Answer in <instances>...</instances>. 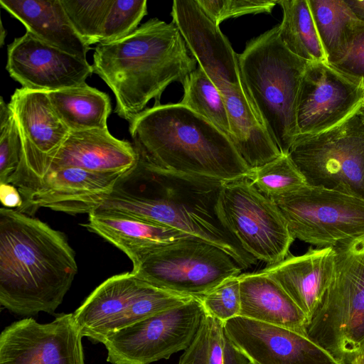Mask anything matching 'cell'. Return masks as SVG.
<instances>
[{"label":"cell","instance_id":"cell-20","mask_svg":"<svg viewBox=\"0 0 364 364\" xmlns=\"http://www.w3.org/2000/svg\"><path fill=\"white\" fill-rule=\"evenodd\" d=\"M137 159L133 144L115 138L108 129L70 132L50 159L46 174L70 167L97 173H123Z\"/></svg>","mask_w":364,"mask_h":364},{"label":"cell","instance_id":"cell-23","mask_svg":"<svg viewBox=\"0 0 364 364\" xmlns=\"http://www.w3.org/2000/svg\"><path fill=\"white\" fill-rule=\"evenodd\" d=\"M240 316L306 336L307 318L283 288L263 272L238 276Z\"/></svg>","mask_w":364,"mask_h":364},{"label":"cell","instance_id":"cell-22","mask_svg":"<svg viewBox=\"0 0 364 364\" xmlns=\"http://www.w3.org/2000/svg\"><path fill=\"white\" fill-rule=\"evenodd\" d=\"M82 225L122 250L133 269L148 255L176 241L189 237L176 229L124 215L90 213Z\"/></svg>","mask_w":364,"mask_h":364},{"label":"cell","instance_id":"cell-1","mask_svg":"<svg viewBox=\"0 0 364 364\" xmlns=\"http://www.w3.org/2000/svg\"><path fill=\"white\" fill-rule=\"evenodd\" d=\"M221 183L169 171L138 155L136 163L121 174L93 211L176 229L217 246L247 269L257 259L242 249L217 215Z\"/></svg>","mask_w":364,"mask_h":364},{"label":"cell","instance_id":"cell-31","mask_svg":"<svg viewBox=\"0 0 364 364\" xmlns=\"http://www.w3.org/2000/svg\"><path fill=\"white\" fill-rule=\"evenodd\" d=\"M112 0H61L79 37L89 46L100 43L102 30Z\"/></svg>","mask_w":364,"mask_h":364},{"label":"cell","instance_id":"cell-11","mask_svg":"<svg viewBox=\"0 0 364 364\" xmlns=\"http://www.w3.org/2000/svg\"><path fill=\"white\" fill-rule=\"evenodd\" d=\"M273 201L294 239L333 247L364 235V198L306 185Z\"/></svg>","mask_w":364,"mask_h":364},{"label":"cell","instance_id":"cell-4","mask_svg":"<svg viewBox=\"0 0 364 364\" xmlns=\"http://www.w3.org/2000/svg\"><path fill=\"white\" fill-rule=\"evenodd\" d=\"M129 131L138 155L169 171L225 181L250 170L225 133L179 102L145 109Z\"/></svg>","mask_w":364,"mask_h":364},{"label":"cell","instance_id":"cell-18","mask_svg":"<svg viewBox=\"0 0 364 364\" xmlns=\"http://www.w3.org/2000/svg\"><path fill=\"white\" fill-rule=\"evenodd\" d=\"M171 15L191 55L217 87L242 86L237 54L196 0H174Z\"/></svg>","mask_w":364,"mask_h":364},{"label":"cell","instance_id":"cell-10","mask_svg":"<svg viewBox=\"0 0 364 364\" xmlns=\"http://www.w3.org/2000/svg\"><path fill=\"white\" fill-rule=\"evenodd\" d=\"M242 269L222 249L189 237L150 253L132 272L158 288L200 298Z\"/></svg>","mask_w":364,"mask_h":364},{"label":"cell","instance_id":"cell-27","mask_svg":"<svg viewBox=\"0 0 364 364\" xmlns=\"http://www.w3.org/2000/svg\"><path fill=\"white\" fill-rule=\"evenodd\" d=\"M178 364H252L228 336L225 323L205 314Z\"/></svg>","mask_w":364,"mask_h":364},{"label":"cell","instance_id":"cell-36","mask_svg":"<svg viewBox=\"0 0 364 364\" xmlns=\"http://www.w3.org/2000/svg\"><path fill=\"white\" fill-rule=\"evenodd\" d=\"M329 65L364 87V22L355 26L342 54Z\"/></svg>","mask_w":364,"mask_h":364},{"label":"cell","instance_id":"cell-12","mask_svg":"<svg viewBox=\"0 0 364 364\" xmlns=\"http://www.w3.org/2000/svg\"><path fill=\"white\" fill-rule=\"evenodd\" d=\"M205 311L199 298L166 309L109 335L102 342L113 364H150L185 350Z\"/></svg>","mask_w":364,"mask_h":364},{"label":"cell","instance_id":"cell-16","mask_svg":"<svg viewBox=\"0 0 364 364\" xmlns=\"http://www.w3.org/2000/svg\"><path fill=\"white\" fill-rule=\"evenodd\" d=\"M6 69L22 87L50 92L83 85L92 65L29 32L8 46Z\"/></svg>","mask_w":364,"mask_h":364},{"label":"cell","instance_id":"cell-19","mask_svg":"<svg viewBox=\"0 0 364 364\" xmlns=\"http://www.w3.org/2000/svg\"><path fill=\"white\" fill-rule=\"evenodd\" d=\"M124 173V172H123ZM122 173H105L78 168L48 172L17 210L31 215L40 208L68 214L92 213L112 190Z\"/></svg>","mask_w":364,"mask_h":364},{"label":"cell","instance_id":"cell-7","mask_svg":"<svg viewBox=\"0 0 364 364\" xmlns=\"http://www.w3.org/2000/svg\"><path fill=\"white\" fill-rule=\"evenodd\" d=\"M288 154L307 185L364 198V119L358 109L329 129L298 135Z\"/></svg>","mask_w":364,"mask_h":364},{"label":"cell","instance_id":"cell-17","mask_svg":"<svg viewBox=\"0 0 364 364\" xmlns=\"http://www.w3.org/2000/svg\"><path fill=\"white\" fill-rule=\"evenodd\" d=\"M231 340L252 364H341L306 336L242 316L225 323Z\"/></svg>","mask_w":364,"mask_h":364},{"label":"cell","instance_id":"cell-38","mask_svg":"<svg viewBox=\"0 0 364 364\" xmlns=\"http://www.w3.org/2000/svg\"><path fill=\"white\" fill-rule=\"evenodd\" d=\"M355 16L364 22V0H346Z\"/></svg>","mask_w":364,"mask_h":364},{"label":"cell","instance_id":"cell-2","mask_svg":"<svg viewBox=\"0 0 364 364\" xmlns=\"http://www.w3.org/2000/svg\"><path fill=\"white\" fill-rule=\"evenodd\" d=\"M77 272L65 235L17 210L0 208V304L21 316L54 314Z\"/></svg>","mask_w":364,"mask_h":364},{"label":"cell","instance_id":"cell-6","mask_svg":"<svg viewBox=\"0 0 364 364\" xmlns=\"http://www.w3.org/2000/svg\"><path fill=\"white\" fill-rule=\"evenodd\" d=\"M334 270L306 336L341 364L364 348V235L333 247Z\"/></svg>","mask_w":364,"mask_h":364},{"label":"cell","instance_id":"cell-41","mask_svg":"<svg viewBox=\"0 0 364 364\" xmlns=\"http://www.w3.org/2000/svg\"><path fill=\"white\" fill-rule=\"evenodd\" d=\"M358 111H359L360 114H361V116L364 119V100H363V103L361 104L360 107H359Z\"/></svg>","mask_w":364,"mask_h":364},{"label":"cell","instance_id":"cell-32","mask_svg":"<svg viewBox=\"0 0 364 364\" xmlns=\"http://www.w3.org/2000/svg\"><path fill=\"white\" fill-rule=\"evenodd\" d=\"M146 14V0H112L106 15L100 43L114 42L129 36L138 28Z\"/></svg>","mask_w":364,"mask_h":364},{"label":"cell","instance_id":"cell-40","mask_svg":"<svg viewBox=\"0 0 364 364\" xmlns=\"http://www.w3.org/2000/svg\"><path fill=\"white\" fill-rule=\"evenodd\" d=\"M0 31V46L2 47L4 43V38H6V31L4 29L1 21Z\"/></svg>","mask_w":364,"mask_h":364},{"label":"cell","instance_id":"cell-39","mask_svg":"<svg viewBox=\"0 0 364 364\" xmlns=\"http://www.w3.org/2000/svg\"><path fill=\"white\" fill-rule=\"evenodd\" d=\"M349 364H364V348L353 357Z\"/></svg>","mask_w":364,"mask_h":364},{"label":"cell","instance_id":"cell-33","mask_svg":"<svg viewBox=\"0 0 364 364\" xmlns=\"http://www.w3.org/2000/svg\"><path fill=\"white\" fill-rule=\"evenodd\" d=\"M199 299L206 314L224 323L239 316L241 299L238 276L225 279Z\"/></svg>","mask_w":364,"mask_h":364},{"label":"cell","instance_id":"cell-25","mask_svg":"<svg viewBox=\"0 0 364 364\" xmlns=\"http://www.w3.org/2000/svg\"><path fill=\"white\" fill-rule=\"evenodd\" d=\"M47 93L53 109L70 132L108 129L112 107L107 93L87 83Z\"/></svg>","mask_w":364,"mask_h":364},{"label":"cell","instance_id":"cell-34","mask_svg":"<svg viewBox=\"0 0 364 364\" xmlns=\"http://www.w3.org/2000/svg\"><path fill=\"white\" fill-rule=\"evenodd\" d=\"M205 14L218 26L225 20L247 14L272 12L277 1L196 0Z\"/></svg>","mask_w":364,"mask_h":364},{"label":"cell","instance_id":"cell-26","mask_svg":"<svg viewBox=\"0 0 364 364\" xmlns=\"http://www.w3.org/2000/svg\"><path fill=\"white\" fill-rule=\"evenodd\" d=\"M277 4L283 11L278 30L284 46L307 62L328 63L308 0H280Z\"/></svg>","mask_w":364,"mask_h":364},{"label":"cell","instance_id":"cell-28","mask_svg":"<svg viewBox=\"0 0 364 364\" xmlns=\"http://www.w3.org/2000/svg\"><path fill=\"white\" fill-rule=\"evenodd\" d=\"M308 1L329 64L342 54L354 28L361 21L346 0Z\"/></svg>","mask_w":364,"mask_h":364},{"label":"cell","instance_id":"cell-37","mask_svg":"<svg viewBox=\"0 0 364 364\" xmlns=\"http://www.w3.org/2000/svg\"><path fill=\"white\" fill-rule=\"evenodd\" d=\"M0 200L4 208L18 210L23 198L18 188L11 183L0 184Z\"/></svg>","mask_w":364,"mask_h":364},{"label":"cell","instance_id":"cell-13","mask_svg":"<svg viewBox=\"0 0 364 364\" xmlns=\"http://www.w3.org/2000/svg\"><path fill=\"white\" fill-rule=\"evenodd\" d=\"M9 105L23 145L20 163L9 183L16 186L24 199L41 184L50 159L70 131L53 109L47 92L16 89Z\"/></svg>","mask_w":364,"mask_h":364},{"label":"cell","instance_id":"cell-35","mask_svg":"<svg viewBox=\"0 0 364 364\" xmlns=\"http://www.w3.org/2000/svg\"><path fill=\"white\" fill-rule=\"evenodd\" d=\"M23 151L22 140L13 114L0 123V184L9 183L16 171Z\"/></svg>","mask_w":364,"mask_h":364},{"label":"cell","instance_id":"cell-5","mask_svg":"<svg viewBox=\"0 0 364 364\" xmlns=\"http://www.w3.org/2000/svg\"><path fill=\"white\" fill-rule=\"evenodd\" d=\"M242 87L253 109L282 154L299 135V92L307 61L282 43L278 26L250 40L237 54Z\"/></svg>","mask_w":364,"mask_h":364},{"label":"cell","instance_id":"cell-30","mask_svg":"<svg viewBox=\"0 0 364 364\" xmlns=\"http://www.w3.org/2000/svg\"><path fill=\"white\" fill-rule=\"evenodd\" d=\"M247 178L262 195L271 200L283 197L307 185L288 154L250 170Z\"/></svg>","mask_w":364,"mask_h":364},{"label":"cell","instance_id":"cell-9","mask_svg":"<svg viewBox=\"0 0 364 364\" xmlns=\"http://www.w3.org/2000/svg\"><path fill=\"white\" fill-rule=\"evenodd\" d=\"M193 297L154 287L132 272L100 284L73 313L82 336L102 343L110 334Z\"/></svg>","mask_w":364,"mask_h":364},{"label":"cell","instance_id":"cell-8","mask_svg":"<svg viewBox=\"0 0 364 364\" xmlns=\"http://www.w3.org/2000/svg\"><path fill=\"white\" fill-rule=\"evenodd\" d=\"M216 211L224 228L257 260L272 265L289 255L294 237L283 215L247 176L222 181Z\"/></svg>","mask_w":364,"mask_h":364},{"label":"cell","instance_id":"cell-24","mask_svg":"<svg viewBox=\"0 0 364 364\" xmlns=\"http://www.w3.org/2000/svg\"><path fill=\"white\" fill-rule=\"evenodd\" d=\"M1 6L42 41L87 60L90 47L73 28L61 0H0Z\"/></svg>","mask_w":364,"mask_h":364},{"label":"cell","instance_id":"cell-14","mask_svg":"<svg viewBox=\"0 0 364 364\" xmlns=\"http://www.w3.org/2000/svg\"><path fill=\"white\" fill-rule=\"evenodd\" d=\"M82 335L73 314L47 323L16 321L0 335V364H85Z\"/></svg>","mask_w":364,"mask_h":364},{"label":"cell","instance_id":"cell-3","mask_svg":"<svg viewBox=\"0 0 364 364\" xmlns=\"http://www.w3.org/2000/svg\"><path fill=\"white\" fill-rule=\"evenodd\" d=\"M196 63L177 26L154 18L119 41L99 43L92 65L115 97L114 112L129 122L151 100L160 105L165 89L182 84Z\"/></svg>","mask_w":364,"mask_h":364},{"label":"cell","instance_id":"cell-21","mask_svg":"<svg viewBox=\"0 0 364 364\" xmlns=\"http://www.w3.org/2000/svg\"><path fill=\"white\" fill-rule=\"evenodd\" d=\"M334 262L333 247H311L300 256L289 255L262 272L283 288L309 321L331 282Z\"/></svg>","mask_w":364,"mask_h":364},{"label":"cell","instance_id":"cell-15","mask_svg":"<svg viewBox=\"0 0 364 364\" xmlns=\"http://www.w3.org/2000/svg\"><path fill=\"white\" fill-rule=\"evenodd\" d=\"M364 100V87L328 63L308 62L299 92V135L329 129L355 113Z\"/></svg>","mask_w":364,"mask_h":364},{"label":"cell","instance_id":"cell-29","mask_svg":"<svg viewBox=\"0 0 364 364\" xmlns=\"http://www.w3.org/2000/svg\"><path fill=\"white\" fill-rule=\"evenodd\" d=\"M180 104L214 124L229 138L230 129L224 99L217 86L198 65L184 80Z\"/></svg>","mask_w":364,"mask_h":364}]
</instances>
